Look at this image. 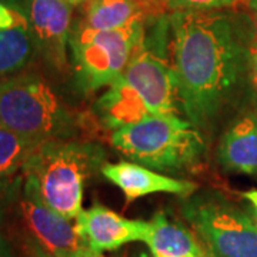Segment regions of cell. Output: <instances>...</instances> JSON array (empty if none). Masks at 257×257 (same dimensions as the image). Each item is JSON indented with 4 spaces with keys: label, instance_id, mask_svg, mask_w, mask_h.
Returning a JSON list of instances; mask_svg holds the SVG:
<instances>
[{
    "label": "cell",
    "instance_id": "1",
    "mask_svg": "<svg viewBox=\"0 0 257 257\" xmlns=\"http://www.w3.org/2000/svg\"><path fill=\"white\" fill-rule=\"evenodd\" d=\"M169 20L179 106L194 127H210L248 72L254 32L243 19L220 10L172 12Z\"/></svg>",
    "mask_w": 257,
    "mask_h": 257
},
{
    "label": "cell",
    "instance_id": "2",
    "mask_svg": "<svg viewBox=\"0 0 257 257\" xmlns=\"http://www.w3.org/2000/svg\"><path fill=\"white\" fill-rule=\"evenodd\" d=\"M106 153L89 142L50 140L40 143L23 169V177L50 209L72 220L82 209L84 186L104 165Z\"/></svg>",
    "mask_w": 257,
    "mask_h": 257
},
{
    "label": "cell",
    "instance_id": "3",
    "mask_svg": "<svg viewBox=\"0 0 257 257\" xmlns=\"http://www.w3.org/2000/svg\"><path fill=\"white\" fill-rule=\"evenodd\" d=\"M0 124L36 143L77 136V119L39 74L0 82Z\"/></svg>",
    "mask_w": 257,
    "mask_h": 257
},
{
    "label": "cell",
    "instance_id": "4",
    "mask_svg": "<svg viewBox=\"0 0 257 257\" xmlns=\"http://www.w3.org/2000/svg\"><path fill=\"white\" fill-rule=\"evenodd\" d=\"M110 140L135 163L160 172H177L193 166L204 150L199 130L177 114H149L113 130Z\"/></svg>",
    "mask_w": 257,
    "mask_h": 257
},
{
    "label": "cell",
    "instance_id": "5",
    "mask_svg": "<svg viewBox=\"0 0 257 257\" xmlns=\"http://www.w3.org/2000/svg\"><path fill=\"white\" fill-rule=\"evenodd\" d=\"M143 36L145 22L110 32L94 30L79 22L69 39L79 87L93 92L116 82Z\"/></svg>",
    "mask_w": 257,
    "mask_h": 257
},
{
    "label": "cell",
    "instance_id": "6",
    "mask_svg": "<svg viewBox=\"0 0 257 257\" xmlns=\"http://www.w3.org/2000/svg\"><path fill=\"white\" fill-rule=\"evenodd\" d=\"M182 213L213 257H257V220L219 193L183 197Z\"/></svg>",
    "mask_w": 257,
    "mask_h": 257
},
{
    "label": "cell",
    "instance_id": "7",
    "mask_svg": "<svg viewBox=\"0 0 257 257\" xmlns=\"http://www.w3.org/2000/svg\"><path fill=\"white\" fill-rule=\"evenodd\" d=\"M18 206L30 240L46 250L50 256L67 257L86 247L76 231V226L43 203L33 184L25 177L18 194Z\"/></svg>",
    "mask_w": 257,
    "mask_h": 257
},
{
    "label": "cell",
    "instance_id": "8",
    "mask_svg": "<svg viewBox=\"0 0 257 257\" xmlns=\"http://www.w3.org/2000/svg\"><path fill=\"white\" fill-rule=\"evenodd\" d=\"M121 77L142 96L152 114H177V94L172 64L165 53L136 47Z\"/></svg>",
    "mask_w": 257,
    "mask_h": 257
},
{
    "label": "cell",
    "instance_id": "9",
    "mask_svg": "<svg viewBox=\"0 0 257 257\" xmlns=\"http://www.w3.org/2000/svg\"><path fill=\"white\" fill-rule=\"evenodd\" d=\"M25 16L37 52L55 69L64 70L69 63L72 5L66 0H26Z\"/></svg>",
    "mask_w": 257,
    "mask_h": 257
},
{
    "label": "cell",
    "instance_id": "10",
    "mask_svg": "<svg viewBox=\"0 0 257 257\" xmlns=\"http://www.w3.org/2000/svg\"><path fill=\"white\" fill-rule=\"evenodd\" d=\"M74 226L84 246L96 253L117 250L132 241L146 243L150 233L149 221L126 219L103 204L80 211Z\"/></svg>",
    "mask_w": 257,
    "mask_h": 257
},
{
    "label": "cell",
    "instance_id": "11",
    "mask_svg": "<svg viewBox=\"0 0 257 257\" xmlns=\"http://www.w3.org/2000/svg\"><path fill=\"white\" fill-rule=\"evenodd\" d=\"M100 170L101 175L123 192L127 202L153 193H169L189 197L197 190V184L190 180L167 177L139 163H104Z\"/></svg>",
    "mask_w": 257,
    "mask_h": 257
},
{
    "label": "cell",
    "instance_id": "12",
    "mask_svg": "<svg viewBox=\"0 0 257 257\" xmlns=\"http://www.w3.org/2000/svg\"><path fill=\"white\" fill-rule=\"evenodd\" d=\"M223 169L244 175H257V111L234 120L223 135L217 150Z\"/></svg>",
    "mask_w": 257,
    "mask_h": 257
},
{
    "label": "cell",
    "instance_id": "13",
    "mask_svg": "<svg viewBox=\"0 0 257 257\" xmlns=\"http://www.w3.org/2000/svg\"><path fill=\"white\" fill-rule=\"evenodd\" d=\"M149 223L150 233L146 244L153 257H213L194 237L192 230L169 220L163 211H157Z\"/></svg>",
    "mask_w": 257,
    "mask_h": 257
},
{
    "label": "cell",
    "instance_id": "14",
    "mask_svg": "<svg viewBox=\"0 0 257 257\" xmlns=\"http://www.w3.org/2000/svg\"><path fill=\"white\" fill-rule=\"evenodd\" d=\"M94 113L111 130L133 124L152 114L142 96L121 76L96 101Z\"/></svg>",
    "mask_w": 257,
    "mask_h": 257
},
{
    "label": "cell",
    "instance_id": "15",
    "mask_svg": "<svg viewBox=\"0 0 257 257\" xmlns=\"http://www.w3.org/2000/svg\"><path fill=\"white\" fill-rule=\"evenodd\" d=\"M146 20V12L135 0H87L83 23L94 30L110 32Z\"/></svg>",
    "mask_w": 257,
    "mask_h": 257
},
{
    "label": "cell",
    "instance_id": "16",
    "mask_svg": "<svg viewBox=\"0 0 257 257\" xmlns=\"http://www.w3.org/2000/svg\"><path fill=\"white\" fill-rule=\"evenodd\" d=\"M37 52L29 26L0 30V79L23 70Z\"/></svg>",
    "mask_w": 257,
    "mask_h": 257
},
{
    "label": "cell",
    "instance_id": "17",
    "mask_svg": "<svg viewBox=\"0 0 257 257\" xmlns=\"http://www.w3.org/2000/svg\"><path fill=\"white\" fill-rule=\"evenodd\" d=\"M39 145L0 124V179H15L19 172L23 173Z\"/></svg>",
    "mask_w": 257,
    "mask_h": 257
},
{
    "label": "cell",
    "instance_id": "18",
    "mask_svg": "<svg viewBox=\"0 0 257 257\" xmlns=\"http://www.w3.org/2000/svg\"><path fill=\"white\" fill-rule=\"evenodd\" d=\"M240 0H160L170 12H210L236 5Z\"/></svg>",
    "mask_w": 257,
    "mask_h": 257
},
{
    "label": "cell",
    "instance_id": "19",
    "mask_svg": "<svg viewBox=\"0 0 257 257\" xmlns=\"http://www.w3.org/2000/svg\"><path fill=\"white\" fill-rule=\"evenodd\" d=\"M22 182H23L22 177L0 179V226H2V221H3L8 207L13 203V200L18 199Z\"/></svg>",
    "mask_w": 257,
    "mask_h": 257
},
{
    "label": "cell",
    "instance_id": "20",
    "mask_svg": "<svg viewBox=\"0 0 257 257\" xmlns=\"http://www.w3.org/2000/svg\"><path fill=\"white\" fill-rule=\"evenodd\" d=\"M16 26H29L26 16L0 0V30Z\"/></svg>",
    "mask_w": 257,
    "mask_h": 257
},
{
    "label": "cell",
    "instance_id": "21",
    "mask_svg": "<svg viewBox=\"0 0 257 257\" xmlns=\"http://www.w3.org/2000/svg\"><path fill=\"white\" fill-rule=\"evenodd\" d=\"M248 74L251 77V82L254 84V89L257 92V36L254 32V36L250 40L248 46Z\"/></svg>",
    "mask_w": 257,
    "mask_h": 257
},
{
    "label": "cell",
    "instance_id": "22",
    "mask_svg": "<svg viewBox=\"0 0 257 257\" xmlns=\"http://www.w3.org/2000/svg\"><path fill=\"white\" fill-rule=\"evenodd\" d=\"M135 2L139 3L143 8V10L146 12L147 20L165 15L166 9L163 8V5L160 3V0H135Z\"/></svg>",
    "mask_w": 257,
    "mask_h": 257
},
{
    "label": "cell",
    "instance_id": "23",
    "mask_svg": "<svg viewBox=\"0 0 257 257\" xmlns=\"http://www.w3.org/2000/svg\"><path fill=\"white\" fill-rule=\"evenodd\" d=\"M26 248H28L29 257H53V256H50L46 250H43V248L40 247L37 243H35L33 240H30V239L28 240Z\"/></svg>",
    "mask_w": 257,
    "mask_h": 257
},
{
    "label": "cell",
    "instance_id": "24",
    "mask_svg": "<svg viewBox=\"0 0 257 257\" xmlns=\"http://www.w3.org/2000/svg\"><path fill=\"white\" fill-rule=\"evenodd\" d=\"M0 257H16L13 247L2 233H0Z\"/></svg>",
    "mask_w": 257,
    "mask_h": 257
},
{
    "label": "cell",
    "instance_id": "25",
    "mask_svg": "<svg viewBox=\"0 0 257 257\" xmlns=\"http://www.w3.org/2000/svg\"><path fill=\"white\" fill-rule=\"evenodd\" d=\"M67 257H104L101 256V253H96V251H93L89 247H82L80 250H77V251H74L72 254H69Z\"/></svg>",
    "mask_w": 257,
    "mask_h": 257
},
{
    "label": "cell",
    "instance_id": "26",
    "mask_svg": "<svg viewBox=\"0 0 257 257\" xmlns=\"http://www.w3.org/2000/svg\"><path fill=\"white\" fill-rule=\"evenodd\" d=\"M243 197L247 200L253 210H254V214H256V220H257V190H248V192L243 193Z\"/></svg>",
    "mask_w": 257,
    "mask_h": 257
},
{
    "label": "cell",
    "instance_id": "27",
    "mask_svg": "<svg viewBox=\"0 0 257 257\" xmlns=\"http://www.w3.org/2000/svg\"><path fill=\"white\" fill-rule=\"evenodd\" d=\"M2 2H5L8 6L16 9L18 12H20L22 15H25V5H26V0H2Z\"/></svg>",
    "mask_w": 257,
    "mask_h": 257
},
{
    "label": "cell",
    "instance_id": "28",
    "mask_svg": "<svg viewBox=\"0 0 257 257\" xmlns=\"http://www.w3.org/2000/svg\"><path fill=\"white\" fill-rule=\"evenodd\" d=\"M250 10L253 15V23H254V30L257 36V0H250Z\"/></svg>",
    "mask_w": 257,
    "mask_h": 257
},
{
    "label": "cell",
    "instance_id": "29",
    "mask_svg": "<svg viewBox=\"0 0 257 257\" xmlns=\"http://www.w3.org/2000/svg\"><path fill=\"white\" fill-rule=\"evenodd\" d=\"M67 3H70L72 6H77V5H82V3H86L87 0H66Z\"/></svg>",
    "mask_w": 257,
    "mask_h": 257
},
{
    "label": "cell",
    "instance_id": "30",
    "mask_svg": "<svg viewBox=\"0 0 257 257\" xmlns=\"http://www.w3.org/2000/svg\"><path fill=\"white\" fill-rule=\"evenodd\" d=\"M138 257H149V256H147V254H145V253H142V254H139ZM152 257H153V256H152Z\"/></svg>",
    "mask_w": 257,
    "mask_h": 257
}]
</instances>
